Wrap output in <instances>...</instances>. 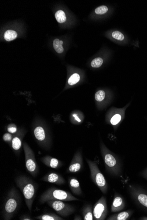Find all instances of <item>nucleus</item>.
Wrapping results in <instances>:
<instances>
[{
	"label": "nucleus",
	"instance_id": "nucleus-1",
	"mask_svg": "<svg viewBox=\"0 0 147 220\" xmlns=\"http://www.w3.org/2000/svg\"><path fill=\"white\" fill-rule=\"evenodd\" d=\"M15 182L23 194L26 204L29 211L31 213L37 191V185L32 179L25 175L17 177Z\"/></svg>",
	"mask_w": 147,
	"mask_h": 220
},
{
	"label": "nucleus",
	"instance_id": "nucleus-2",
	"mask_svg": "<svg viewBox=\"0 0 147 220\" xmlns=\"http://www.w3.org/2000/svg\"><path fill=\"white\" fill-rule=\"evenodd\" d=\"M20 196L15 187L9 191L2 209L4 220H10L16 213L20 203Z\"/></svg>",
	"mask_w": 147,
	"mask_h": 220
},
{
	"label": "nucleus",
	"instance_id": "nucleus-3",
	"mask_svg": "<svg viewBox=\"0 0 147 220\" xmlns=\"http://www.w3.org/2000/svg\"><path fill=\"white\" fill-rule=\"evenodd\" d=\"M50 200H60L63 201H79L69 192L57 189L54 187L48 188L40 196L39 202L44 204Z\"/></svg>",
	"mask_w": 147,
	"mask_h": 220
},
{
	"label": "nucleus",
	"instance_id": "nucleus-4",
	"mask_svg": "<svg viewBox=\"0 0 147 220\" xmlns=\"http://www.w3.org/2000/svg\"><path fill=\"white\" fill-rule=\"evenodd\" d=\"M101 146V153L106 171L112 176H119L122 171V168L119 160L104 145Z\"/></svg>",
	"mask_w": 147,
	"mask_h": 220
},
{
	"label": "nucleus",
	"instance_id": "nucleus-5",
	"mask_svg": "<svg viewBox=\"0 0 147 220\" xmlns=\"http://www.w3.org/2000/svg\"><path fill=\"white\" fill-rule=\"evenodd\" d=\"M90 169V176L92 180L103 194H106L108 190V184L103 174L100 170L97 163L86 160Z\"/></svg>",
	"mask_w": 147,
	"mask_h": 220
},
{
	"label": "nucleus",
	"instance_id": "nucleus-6",
	"mask_svg": "<svg viewBox=\"0 0 147 220\" xmlns=\"http://www.w3.org/2000/svg\"><path fill=\"white\" fill-rule=\"evenodd\" d=\"M46 203L59 215L62 217H68L73 214L75 210L73 206L66 204L62 200H50Z\"/></svg>",
	"mask_w": 147,
	"mask_h": 220
},
{
	"label": "nucleus",
	"instance_id": "nucleus-7",
	"mask_svg": "<svg viewBox=\"0 0 147 220\" xmlns=\"http://www.w3.org/2000/svg\"><path fill=\"white\" fill-rule=\"evenodd\" d=\"M23 148L25 154L26 169L33 177H35L39 172V167L35 160L34 153L26 143L23 144Z\"/></svg>",
	"mask_w": 147,
	"mask_h": 220
},
{
	"label": "nucleus",
	"instance_id": "nucleus-8",
	"mask_svg": "<svg viewBox=\"0 0 147 220\" xmlns=\"http://www.w3.org/2000/svg\"><path fill=\"white\" fill-rule=\"evenodd\" d=\"M93 218L95 220H104L108 214L106 197L102 196L93 207Z\"/></svg>",
	"mask_w": 147,
	"mask_h": 220
},
{
	"label": "nucleus",
	"instance_id": "nucleus-9",
	"mask_svg": "<svg viewBox=\"0 0 147 220\" xmlns=\"http://www.w3.org/2000/svg\"><path fill=\"white\" fill-rule=\"evenodd\" d=\"M83 167V160L81 153H77L74 156L68 170V172L76 173L79 171Z\"/></svg>",
	"mask_w": 147,
	"mask_h": 220
},
{
	"label": "nucleus",
	"instance_id": "nucleus-10",
	"mask_svg": "<svg viewBox=\"0 0 147 220\" xmlns=\"http://www.w3.org/2000/svg\"><path fill=\"white\" fill-rule=\"evenodd\" d=\"M125 207V202L123 196L115 192L114 200L111 204L110 211L112 213H116L122 211Z\"/></svg>",
	"mask_w": 147,
	"mask_h": 220
},
{
	"label": "nucleus",
	"instance_id": "nucleus-11",
	"mask_svg": "<svg viewBox=\"0 0 147 220\" xmlns=\"http://www.w3.org/2000/svg\"><path fill=\"white\" fill-rule=\"evenodd\" d=\"M41 180L45 182L54 183L58 185H62L65 183L64 177L56 173H51L43 177Z\"/></svg>",
	"mask_w": 147,
	"mask_h": 220
},
{
	"label": "nucleus",
	"instance_id": "nucleus-12",
	"mask_svg": "<svg viewBox=\"0 0 147 220\" xmlns=\"http://www.w3.org/2000/svg\"><path fill=\"white\" fill-rule=\"evenodd\" d=\"M131 194L139 204L147 208V194L141 192L140 191H138L134 188H132L131 189Z\"/></svg>",
	"mask_w": 147,
	"mask_h": 220
},
{
	"label": "nucleus",
	"instance_id": "nucleus-13",
	"mask_svg": "<svg viewBox=\"0 0 147 220\" xmlns=\"http://www.w3.org/2000/svg\"><path fill=\"white\" fill-rule=\"evenodd\" d=\"M68 184L70 189L74 194L77 196H81L82 192L80 184L77 179L75 177H70L69 178Z\"/></svg>",
	"mask_w": 147,
	"mask_h": 220
},
{
	"label": "nucleus",
	"instance_id": "nucleus-14",
	"mask_svg": "<svg viewBox=\"0 0 147 220\" xmlns=\"http://www.w3.org/2000/svg\"><path fill=\"white\" fill-rule=\"evenodd\" d=\"M41 161L46 166L50 168L58 169L61 167L62 165V163L58 160L57 159L49 156L42 158Z\"/></svg>",
	"mask_w": 147,
	"mask_h": 220
},
{
	"label": "nucleus",
	"instance_id": "nucleus-15",
	"mask_svg": "<svg viewBox=\"0 0 147 220\" xmlns=\"http://www.w3.org/2000/svg\"><path fill=\"white\" fill-rule=\"evenodd\" d=\"M34 136L37 141L41 143H45L46 140V135L44 128L41 126L36 127L33 131Z\"/></svg>",
	"mask_w": 147,
	"mask_h": 220
},
{
	"label": "nucleus",
	"instance_id": "nucleus-16",
	"mask_svg": "<svg viewBox=\"0 0 147 220\" xmlns=\"http://www.w3.org/2000/svg\"><path fill=\"white\" fill-rule=\"evenodd\" d=\"M93 208L90 204L85 205L82 209V215L84 220H93Z\"/></svg>",
	"mask_w": 147,
	"mask_h": 220
},
{
	"label": "nucleus",
	"instance_id": "nucleus-17",
	"mask_svg": "<svg viewBox=\"0 0 147 220\" xmlns=\"http://www.w3.org/2000/svg\"><path fill=\"white\" fill-rule=\"evenodd\" d=\"M132 212L131 211H123L110 216L108 220H127L130 218Z\"/></svg>",
	"mask_w": 147,
	"mask_h": 220
},
{
	"label": "nucleus",
	"instance_id": "nucleus-18",
	"mask_svg": "<svg viewBox=\"0 0 147 220\" xmlns=\"http://www.w3.org/2000/svg\"><path fill=\"white\" fill-rule=\"evenodd\" d=\"M35 219L39 220H64V219L54 213H46L35 217Z\"/></svg>",
	"mask_w": 147,
	"mask_h": 220
},
{
	"label": "nucleus",
	"instance_id": "nucleus-19",
	"mask_svg": "<svg viewBox=\"0 0 147 220\" xmlns=\"http://www.w3.org/2000/svg\"><path fill=\"white\" fill-rule=\"evenodd\" d=\"M12 147L14 150L18 151L21 148L22 146V136L20 134H18L12 139Z\"/></svg>",
	"mask_w": 147,
	"mask_h": 220
},
{
	"label": "nucleus",
	"instance_id": "nucleus-20",
	"mask_svg": "<svg viewBox=\"0 0 147 220\" xmlns=\"http://www.w3.org/2000/svg\"><path fill=\"white\" fill-rule=\"evenodd\" d=\"M63 41L58 39H55L53 41V46L55 51L59 54H61L64 51L62 45Z\"/></svg>",
	"mask_w": 147,
	"mask_h": 220
},
{
	"label": "nucleus",
	"instance_id": "nucleus-21",
	"mask_svg": "<svg viewBox=\"0 0 147 220\" xmlns=\"http://www.w3.org/2000/svg\"><path fill=\"white\" fill-rule=\"evenodd\" d=\"M17 36L16 31L13 30H8L5 32L4 37L5 40L7 41H12L14 40Z\"/></svg>",
	"mask_w": 147,
	"mask_h": 220
},
{
	"label": "nucleus",
	"instance_id": "nucleus-22",
	"mask_svg": "<svg viewBox=\"0 0 147 220\" xmlns=\"http://www.w3.org/2000/svg\"><path fill=\"white\" fill-rule=\"evenodd\" d=\"M55 16L56 20L59 23H64L67 19L65 13L62 10H59L57 11L55 13Z\"/></svg>",
	"mask_w": 147,
	"mask_h": 220
},
{
	"label": "nucleus",
	"instance_id": "nucleus-23",
	"mask_svg": "<svg viewBox=\"0 0 147 220\" xmlns=\"http://www.w3.org/2000/svg\"><path fill=\"white\" fill-rule=\"evenodd\" d=\"M80 80V77L79 75L77 73H75L70 77L68 80V83L70 85H74L79 82Z\"/></svg>",
	"mask_w": 147,
	"mask_h": 220
},
{
	"label": "nucleus",
	"instance_id": "nucleus-24",
	"mask_svg": "<svg viewBox=\"0 0 147 220\" xmlns=\"http://www.w3.org/2000/svg\"><path fill=\"white\" fill-rule=\"evenodd\" d=\"M103 63V59L98 57L92 60L91 63V66L93 68H99L102 66Z\"/></svg>",
	"mask_w": 147,
	"mask_h": 220
},
{
	"label": "nucleus",
	"instance_id": "nucleus-25",
	"mask_svg": "<svg viewBox=\"0 0 147 220\" xmlns=\"http://www.w3.org/2000/svg\"><path fill=\"white\" fill-rule=\"evenodd\" d=\"M122 119V116L119 114H116L111 117L110 120V123L113 126H115L120 123Z\"/></svg>",
	"mask_w": 147,
	"mask_h": 220
},
{
	"label": "nucleus",
	"instance_id": "nucleus-26",
	"mask_svg": "<svg viewBox=\"0 0 147 220\" xmlns=\"http://www.w3.org/2000/svg\"><path fill=\"white\" fill-rule=\"evenodd\" d=\"M105 97V93L104 91L99 90L96 92L95 95V98L96 101L101 102L104 100Z\"/></svg>",
	"mask_w": 147,
	"mask_h": 220
},
{
	"label": "nucleus",
	"instance_id": "nucleus-27",
	"mask_svg": "<svg viewBox=\"0 0 147 220\" xmlns=\"http://www.w3.org/2000/svg\"><path fill=\"white\" fill-rule=\"evenodd\" d=\"M108 10V8L106 6L101 5L96 9L95 12L97 15H103L106 13Z\"/></svg>",
	"mask_w": 147,
	"mask_h": 220
},
{
	"label": "nucleus",
	"instance_id": "nucleus-28",
	"mask_svg": "<svg viewBox=\"0 0 147 220\" xmlns=\"http://www.w3.org/2000/svg\"><path fill=\"white\" fill-rule=\"evenodd\" d=\"M112 36L114 39L121 40V41L124 40V38H125L123 33L119 31H114L112 32Z\"/></svg>",
	"mask_w": 147,
	"mask_h": 220
},
{
	"label": "nucleus",
	"instance_id": "nucleus-29",
	"mask_svg": "<svg viewBox=\"0 0 147 220\" xmlns=\"http://www.w3.org/2000/svg\"><path fill=\"white\" fill-rule=\"evenodd\" d=\"M8 132L11 134H14L16 133L17 129L14 125H9L7 128Z\"/></svg>",
	"mask_w": 147,
	"mask_h": 220
},
{
	"label": "nucleus",
	"instance_id": "nucleus-30",
	"mask_svg": "<svg viewBox=\"0 0 147 220\" xmlns=\"http://www.w3.org/2000/svg\"><path fill=\"white\" fill-rule=\"evenodd\" d=\"M3 139L5 142H10L12 139V136L10 133H5L3 137Z\"/></svg>",
	"mask_w": 147,
	"mask_h": 220
},
{
	"label": "nucleus",
	"instance_id": "nucleus-31",
	"mask_svg": "<svg viewBox=\"0 0 147 220\" xmlns=\"http://www.w3.org/2000/svg\"><path fill=\"white\" fill-rule=\"evenodd\" d=\"M20 220H32V218L28 215H23L20 218Z\"/></svg>",
	"mask_w": 147,
	"mask_h": 220
},
{
	"label": "nucleus",
	"instance_id": "nucleus-32",
	"mask_svg": "<svg viewBox=\"0 0 147 220\" xmlns=\"http://www.w3.org/2000/svg\"><path fill=\"white\" fill-rule=\"evenodd\" d=\"M73 116L74 117V119H75V120L78 123H80V122H81V120L78 117L77 114H74L73 115Z\"/></svg>",
	"mask_w": 147,
	"mask_h": 220
},
{
	"label": "nucleus",
	"instance_id": "nucleus-33",
	"mask_svg": "<svg viewBox=\"0 0 147 220\" xmlns=\"http://www.w3.org/2000/svg\"><path fill=\"white\" fill-rule=\"evenodd\" d=\"M74 220H82V218H81L80 216L78 215H77L75 216V218H74Z\"/></svg>",
	"mask_w": 147,
	"mask_h": 220
},
{
	"label": "nucleus",
	"instance_id": "nucleus-34",
	"mask_svg": "<svg viewBox=\"0 0 147 220\" xmlns=\"http://www.w3.org/2000/svg\"><path fill=\"white\" fill-rule=\"evenodd\" d=\"M143 175H144V176H145V177H146L147 178V170H146L145 172L143 173Z\"/></svg>",
	"mask_w": 147,
	"mask_h": 220
},
{
	"label": "nucleus",
	"instance_id": "nucleus-35",
	"mask_svg": "<svg viewBox=\"0 0 147 220\" xmlns=\"http://www.w3.org/2000/svg\"><path fill=\"white\" fill-rule=\"evenodd\" d=\"M142 220H147V218H143Z\"/></svg>",
	"mask_w": 147,
	"mask_h": 220
}]
</instances>
